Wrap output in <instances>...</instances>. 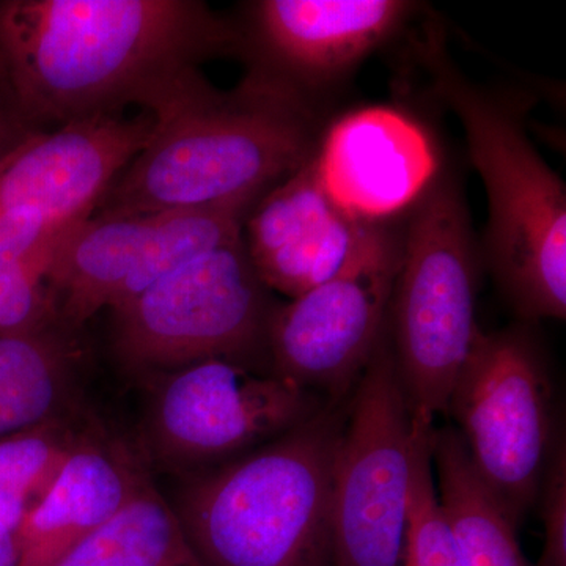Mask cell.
Returning <instances> with one entry per match:
<instances>
[{"instance_id": "cell-1", "label": "cell", "mask_w": 566, "mask_h": 566, "mask_svg": "<svg viewBox=\"0 0 566 566\" xmlns=\"http://www.w3.org/2000/svg\"><path fill=\"white\" fill-rule=\"evenodd\" d=\"M249 59L245 29L197 0H3L0 95L28 132L140 106L211 59Z\"/></svg>"}, {"instance_id": "cell-2", "label": "cell", "mask_w": 566, "mask_h": 566, "mask_svg": "<svg viewBox=\"0 0 566 566\" xmlns=\"http://www.w3.org/2000/svg\"><path fill=\"white\" fill-rule=\"evenodd\" d=\"M150 114V140L92 216L156 214L266 193L314 156L326 126L316 104L256 65L230 92L193 70Z\"/></svg>"}, {"instance_id": "cell-3", "label": "cell", "mask_w": 566, "mask_h": 566, "mask_svg": "<svg viewBox=\"0 0 566 566\" xmlns=\"http://www.w3.org/2000/svg\"><path fill=\"white\" fill-rule=\"evenodd\" d=\"M423 32L416 50L428 92L457 115L485 185L483 263L521 319H565V182L528 137L526 104L469 80L434 22Z\"/></svg>"}, {"instance_id": "cell-4", "label": "cell", "mask_w": 566, "mask_h": 566, "mask_svg": "<svg viewBox=\"0 0 566 566\" xmlns=\"http://www.w3.org/2000/svg\"><path fill=\"white\" fill-rule=\"evenodd\" d=\"M346 401L182 486L174 510L203 566H334L331 493Z\"/></svg>"}, {"instance_id": "cell-5", "label": "cell", "mask_w": 566, "mask_h": 566, "mask_svg": "<svg viewBox=\"0 0 566 566\" xmlns=\"http://www.w3.org/2000/svg\"><path fill=\"white\" fill-rule=\"evenodd\" d=\"M389 337L415 422L433 430L479 340L482 253L460 182L444 169L405 216Z\"/></svg>"}, {"instance_id": "cell-6", "label": "cell", "mask_w": 566, "mask_h": 566, "mask_svg": "<svg viewBox=\"0 0 566 566\" xmlns=\"http://www.w3.org/2000/svg\"><path fill=\"white\" fill-rule=\"evenodd\" d=\"M273 308L241 234L112 307V344L142 378L216 359L260 370Z\"/></svg>"}, {"instance_id": "cell-7", "label": "cell", "mask_w": 566, "mask_h": 566, "mask_svg": "<svg viewBox=\"0 0 566 566\" xmlns=\"http://www.w3.org/2000/svg\"><path fill=\"white\" fill-rule=\"evenodd\" d=\"M447 412L475 474L520 527L562 441L553 382L527 327L480 334Z\"/></svg>"}, {"instance_id": "cell-8", "label": "cell", "mask_w": 566, "mask_h": 566, "mask_svg": "<svg viewBox=\"0 0 566 566\" xmlns=\"http://www.w3.org/2000/svg\"><path fill=\"white\" fill-rule=\"evenodd\" d=\"M415 439L387 327L346 401L331 493L334 566H405Z\"/></svg>"}, {"instance_id": "cell-9", "label": "cell", "mask_w": 566, "mask_h": 566, "mask_svg": "<svg viewBox=\"0 0 566 566\" xmlns=\"http://www.w3.org/2000/svg\"><path fill=\"white\" fill-rule=\"evenodd\" d=\"M403 255V223H378L349 262L307 293L274 305L271 374L342 405L382 340Z\"/></svg>"}, {"instance_id": "cell-10", "label": "cell", "mask_w": 566, "mask_h": 566, "mask_svg": "<svg viewBox=\"0 0 566 566\" xmlns=\"http://www.w3.org/2000/svg\"><path fill=\"white\" fill-rule=\"evenodd\" d=\"M147 450L166 468H205L251 452L327 405L289 379L232 360L151 378Z\"/></svg>"}, {"instance_id": "cell-11", "label": "cell", "mask_w": 566, "mask_h": 566, "mask_svg": "<svg viewBox=\"0 0 566 566\" xmlns=\"http://www.w3.org/2000/svg\"><path fill=\"white\" fill-rule=\"evenodd\" d=\"M419 11L408 0H262L245 28L248 63L318 106Z\"/></svg>"}, {"instance_id": "cell-12", "label": "cell", "mask_w": 566, "mask_h": 566, "mask_svg": "<svg viewBox=\"0 0 566 566\" xmlns=\"http://www.w3.org/2000/svg\"><path fill=\"white\" fill-rule=\"evenodd\" d=\"M312 159L327 196L367 223L400 221L442 170L430 129L386 104L326 123Z\"/></svg>"}, {"instance_id": "cell-13", "label": "cell", "mask_w": 566, "mask_h": 566, "mask_svg": "<svg viewBox=\"0 0 566 566\" xmlns=\"http://www.w3.org/2000/svg\"><path fill=\"white\" fill-rule=\"evenodd\" d=\"M153 128L150 112L136 117L111 112L29 133L0 163V218L14 211L59 223L91 218Z\"/></svg>"}, {"instance_id": "cell-14", "label": "cell", "mask_w": 566, "mask_h": 566, "mask_svg": "<svg viewBox=\"0 0 566 566\" xmlns=\"http://www.w3.org/2000/svg\"><path fill=\"white\" fill-rule=\"evenodd\" d=\"M312 158L264 193L243 227L260 281L290 300L337 274L378 226L353 218L327 196Z\"/></svg>"}, {"instance_id": "cell-15", "label": "cell", "mask_w": 566, "mask_h": 566, "mask_svg": "<svg viewBox=\"0 0 566 566\" xmlns=\"http://www.w3.org/2000/svg\"><path fill=\"white\" fill-rule=\"evenodd\" d=\"M148 479L128 447L81 434L51 485L25 513L20 566L54 565L117 515Z\"/></svg>"}, {"instance_id": "cell-16", "label": "cell", "mask_w": 566, "mask_h": 566, "mask_svg": "<svg viewBox=\"0 0 566 566\" xmlns=\"http://www.w3.org/2000/svg\"><path fill=\"white\" fill-rule=\"evenodd\" d=\"M161 212L102 218L71 223L55 249L50 285L57 301L59 322L70 331L112 307L139 263Z\"/></svg>"}, {"instance_id": "cell-17", "label": "cell", "mask_w": 566, "mask_h": 566, "mask_svg": "<svg viewBox=\"0 0 566 566\" xmlns=\"http://www.w3.org/2000/svg\"><path fill=\"white\" fill-rule=\"evenodd\" d=\"M63 324L0 337V441L63 420L76 397V352Z\"/></svg>"}, {"instance_id": "cell-18", "label": "cell", "mask_w": 566, "mask_h": 566, "mask_svg": "<svg viewBox=\"0 0 566 566\" xmlns=\"http://www.w3.org/2000/svg\"><path fill=\"white\" fill-rule=\"evenodd\" d=\"M431 463L463 566H534L521 551L516 524L475 474L455 428H434Z\"/></svg>"}, {"instance_id": "cell-19", "label": "cell", "mask_w": 566, "mask_h": 566, "mask_svg": "<svg viewBox=\"0 0 566 566\" xmlns=\"http://www.w3.org/2000/svg\"><path fill=\"white\" fill-rule=\"evenodd\" d=\"M71 223L52 222L32 211L0 218V337L61 323L50 268Z\"/></svg>"}, {"instance_id": "cell-20", "label": "cell", "mask_w": 566, "mask_h": 566, "mask_svg": "<svg viewBox=\"0 0 566 566\" xmlns=\"http://www.w3.org/2000/svg\"><path fill=\"white\" fill-rule=\"evenodd\" d=\"M52 566H203L150 479L120 512Z\"/></svg>"}, {"instance_id": "cell-21", "label": "cell", "mask_w": 566, "mask_h": 566, "mask_svg": "<svg viewBox=\"0 0 566 566\" xmlns=\"http://www.w3.org/2000/svg\"><path fill=\"white\" fill-rule=\"evenodd\" d=\"M65 420L41 424L0 441V499L33 505L80 441Z\"/></svg>"}, {"instance_id": "cell-22", "label": "cell", "mask_w": 566, "mask_h": 566, "mask_svg": "<svg viewBox=\"0 0 566 566\" xmlns=\"http://www.w3.org/2000/svg\"><path fill=\"white\" fill-rule=\"evenodd\" d=\"M416 424L412 455L411 501H409L408 534L405 566H463L455 536L447 523L431 463L430 428Z\"/></svg>"}, {"instance_id": "cell-23", "label": "cell", "mask_w": 566, "mask_h": 566, "mask_svg": "<svg viewBox=\"0 0 566 566\" xmlns=\"http://www.w3.org/2000/svg\"><path fill=\"white\" fill-rule=\"evenodd\" d=\"M545 545L534 566H566V450L562 439L547 465L538 502Z\"/></svg>"}, {"instance_id": "cell-24", "label": "cell", "mask_w": 566, "mask_h": 566, "mask_svg": "<svg viewBox=\"0 0 566 566\" xmlns=\"http://www.w3.org/2000/svg\"><path fill=\"white\" fill-rule=\"evenodd\" d=\"M21 520L0 506V566L21 565Z\"/></svg>"}, {"instance_id": "cell-25", "label": "cell", "mask_w": 566, "mask_h": 566, "mask_svg": "<svg viewBox=\"0 0 566 566\" xmlns=\"http://www.w3.org/2000/svg\"><path fill=\"white\" fill-rule=\"evenodd\" d=\"M29 133L0 95V163Z\"/></svg>"}]
</instances>
